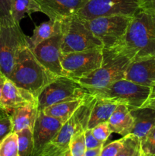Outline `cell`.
Wrapping results in <instances>:
<instances>
[{
  "instance_id": "6da1fadb",
  "label": "cell",
  "mask_w": 155,
  "mask_h": 156,
  "mask_svg": "<svg viewBox=\"0 0 155 156\" xmlns=\"http://www.w3.org/2000/svg\"><path fill=\"white\" fill-rule=\"evenodd\" d=\"M112 48L132 62L155 56V15L141 9L132 17L122 40Z\"/></svg>"
},
{
  "instance_id": "7a4b0ae2",
  "label": "cell",
  "mask_w": 155,
  "mask_h": 156,
  "mask_svg": "<svg viewBox=\"0 0 155 156\" xmlns=\"http://www.w3.org/2000/svg\"><path fill=\"white\" fill-rule=\"evenodd\" d=\"M56 77L37 60L32 50L26 46L18 53L9 79L37 98L43 89Z\"/></svg>"
},
{
  "instance_id": "3957f363",
  "label": "cell",
  "mask_w": 155,
  "mask_h": 156,
  "mask_svg": "<svg viewBox=\"0 0 155 156\" xmlns=\"http://www.w3.org/2000/svg\"><path fill=\"white\" fill-rule=\"evenodd\" d=\"M96 97L88 94L83 103L73 115L63 123L54 138L45 146L39 156H65L69 150L73 136L88 129L91 112L96 101Z\"/></svg>"
},
{
  "instance_id": "277c9868",
  "label": "cell",
  "mask_w": 155,
  "mask_h": 156,
  "mask_svg": "<svg viewBox=\"0 0 155 156\" xmlns=\"http://www.w3.org/2000/svg\"><path fill=\"white\" fill-rule=\"evenodd\" d=\"M131 62L129 58L114 49L103 48L101 66L76 81L88 91L104 88L125 79Z\"/></svg>"
},
{
  "instance_id": "5b68a950",
  "label": "cell",
  "mask_w": 155,
  "mask_h": 156,
  "mask_svg": "<svg viewBox=\"0 0 155 156\" xmlns=\"http://www.w3.org/2000/svg\"><path fill=\"white\" fill-rule=\"evenodd\" d=\"M150 91V87L122 79L104 88L91 90L88 92L97 98L111 100L132 110L142 107L148 98Z\"/></svg>"
},
{
  "instance_id": "8992f818",
  "label": "cell",
  "mask_w": 155,
  "mask_h": 156,
  "mask_svg": "<svg viewBox=\"0 0 155 156\" xmlns=\"http://www.w3.org/2000/svg\"><path fill=\"white\" fill-rule=\"evenodd\" d=\"M62 54L103 48V44L77 15L62 20Z\"/></svg>"
},
{
  "instance_id": "52a82bcc",
  "label": "cell",
  "mask_w": 155,
  "mask_h": 156,
  "mask_svg": "<svg viewBox=\"0 0 155 156\" xmlns=\"http://www.w3.org/2000/svg\"><path fill=\"white\" fill-rule=\"evenodd\" d=\"M88 94V90L74 79L65 76H57L38 95V111H43L55 104L84 98Z\"/></svg>"
},
{
  "instance_id": "ba28073f",
  "label": "cell",
  "mask_w": 155,
  "mask_h": 156,
  "mask_svg": "<svg viewBox=\"0 0 155 156\" xmlns=\"http://www.w3.org/2000/svg\"><path fill=\"white\" fill-rule=\"evenodd\" d=\"M27 46V36L15 23L0 21V72L9 79L19 52Z\"/></svg>"
},
{
  "instance_id": "9c48e42d",
  "label": "cell",
  "mask_w": 155,
  "mask_h": 156,
  "mask_svg": "<svg viewBox=\"0 0 155 156\" xmlns=\"http://www.w3.org/2000/svg\"><path fill=\"white\" fill-rule=\"evenodd\" d=\"M132 18V17L124 15H109L81 19L93 34L103 44V48L109 49L115 47L122 40Z\"/></svg>"
},
{
  "instance_id": "30bf717a",
  "label": "cell",
  "mask_w": 155,
  "mask_h": 156,
  "mask_svg": "<svg viewBox=\"0 0 155 156\" xmlns=\"http://www.w3.org/2000/svg\"><path fill=\"white\" fill-rule=\"evenodd\" d=\"M60 61L64 76L78 80L101 66L103 49L61 53Z\"/></svg>"
},
{
  "instance_id": "8fae6325",
  "label": "cell",
  "mask_w": 155,
  "mask_h": 156,
  "mask_svg": "<svg viewBox=\"0 0 155 156\" xmlns=\"http://www.w3.org/2000/svg\"><path fill=\"white\" fill-rule=\"evenodd\" d=\"M140 10V0H89L76 15L86 20L109 15L133 17Z\"/></svg>"
},
{
  "instance_id": "7c38bea8",
  "label": "cell",
  "mask_w": 155,
  "mask_h": 156,
  "mask_svg": "<svg viewBox=\"0 0 155 156\" xmlns=\"http://www.w3.org/2000/svg\"><path fill=\"white\" fill-rule=\"evenodd\" d=\"M62 41L60 34L43 41L31 50L37 60L56 76H64L60 61Z\"/></svg>"
},
{
  "instance_id": "4fadbf2b",
  "label": "cell",
  "mask_w": 155,
  "mask_h": 156,
  "mask_svg": "<svg viewBox=\"0 0 155 156\" xmlns=\"http://www.w3.org/2000/svg\"><path fill=\"white\" fill-rule=\"evenodd\" d=\"M64 123L60 119L50 117L43 111H40L33 126V149L30 156H39L43 149L54 138Z\"/></svg>"
},
{
  "instance_id": "5bb4252c",
  "label": "cell",
  "mask_w": 155,
  "mask_h": 156,
  "mask_svg": "<svg viewBox=\"0 0 155 156\" xmlns=\"http://www.w3.org/2000/svg\"><path fill=\"white\" fill-rule=\"evenodd\" d=\"M49 19L62 21L76 15L89 0H36Z\"/></svg>"
},
{
  "instance_id": "9a60e30c",
  "label": "cell",
  "mask_w": 155,
  "mask_h": 156,
  "mask_svg": "<svg viewBox=\"0 0 155 156\" xmlns=\"http://www.w3.org/2000/svg\"><path fill=\"white\" fill-rule=\"evenodd\" d=\"M36 102H37L36 98L31 93L17 86L9 79H6L2 93L0 107L9 114L15 108Z\"/></svg>"
},
{
  "instance_id": "2e32d148",
  "label": "cell",
  "mask_w": 155,
  "mask_h": 156,
  "mask_svg": "<svg viewBox=\"0 0 155 156\" xmlns=\"http://www.w3.org/2000/svg\"><path fill=\"white\" fill-rule=\"evenodd\" d=\"M125 79L140 85L151 86L155 83V56L131 62Z\"/></svg>"
},
{
  "instance_id": "e0dca14e",
  "label": "cell",
  "mask_w": 155,
  "mask_h": 156,
  "mask_svg": "<svg viewBox=\"0 0 155 156\" xmlns=\"http://www.w3.org/2000/svg\"><path fill=\"white\" fill-rule=\"evenodd\" d=\"M38 112L37 102L12 110L9 114L13 124V133L18 132L24 128H30L33 130Z\"/></svg>"
},
{
  "instance_id": "ac0fdd59",
  "label": "cell",
  "mask_w": 155,
  "mask_h": 156,
  "mask_svg": "<svg viewBox=\"0 0 155 156\" xmlns=\"http://www.w3.org/2000/svg\"><path fill=\"white\" fill-rule=\"evenodd\" d=\"M112 133L122 136L131 134L134 126V120L130 110L124 105H118L108 120Z\"/></svg>"
},
{
  "instance_id": "d6986e66",
  "label": "cell",
  "mask_w": 155,
  "mask_h": 156,
  "mask_svg": "<svg viewBox=\"0 0 155 156\" xmlns=\"http://www.w3.org/2000/svg\"><path fill=\"white\" fill-rule=\"evenodd\" d=\"M130 112L134 120L131 134L141 141L155 123V111L147 107H141L130 110Z\"/></svg>"
},
{
  "instance_id": "ffe728a7",
  "label": "cell",
  "mask_w": 155,
  "mask_h": 156,
  "mask_svg": "<svg viewBox=\"0 0 155 156\" xmlns=\"http://www.w3.org/2000/svg\"><path fill=\"white\" fill-rule=\"evenodd\" d=\"M62 34V21L49 19L33 29L31 37H27V46L30 50L35 48L43 41Z\"/></svg>"
},
{
  "instance_id": "44dd1931",
  "label": "cell",
  "mask_w": 155,
  "mask_h": 156,
  "mask_svg": "<svg viewBox=\"0 0 155 156\" xmlns=\"http://www.w3.org/2000/svg\"><path fill=\"white\" fill-rule=\"evenodd\" d=\"M96 98L95 104L93 107L88 120V129H92L99 123L108 122L109 117L118 105V104L111 100L97 98Z\"/></svg>"
},
{
  "instance_id": "7402d4cb",
  "label": "cell",
  "mask_w": 155,
  "mask_h": 156,
  "mask_svg": "<svg viewBox=\"0 0 155 156\" xmlns=\"http://www.w3.org/2000/svg\"><path fill=\"white\" fill-rule=\"evenodd\" d=\"M85 98L55 104L51 106L47 107L43 111L46 115L55 117V118L60 119L63 122H66L77 111L80 105L83 103Z\"/></svg>"
},
{
  "instance_id": "603a6c76",
  "label": "cell",
  "mask_w": 155,
  "mask_h": 156,
  "mask_svg": "<svg viewBox=\"0 0 155 156\" xmlns=\"http://www.w3.org/2000/svg\"><path fill=\"white\" fill-rule=\"evenodd\" d=\"M11 12L14 22L20 25V22L26 15L41 12V9L36 0H12Z\"/></svg>"
},
{
  "instance_id": "cb8c5ba5",
  "label": "cell",
  "mask_w": 155,
  "mask_h": 156,
  "mask_svg": "<svg viewBox=\"0 0 155 156\" xmlns=\"http://www.w3.org/2000/svg\"><path fill=\"white\" fill-rule=\"evenodd\" d=\"M124 138L123 146L115 156H143L141 140L132 134H129Z\"/></svg>"
},
{
  "instance_id": "d4e9b609",
  "label": "cell",
  "mask_w": 155,
  "mask_h": 156,
  "mask_svg": "<svg viewBox=\"0 0 155 156\" xmlns=\"http://www.w3.org/2000/svg\"><path fill=\"white\" fill-rule=\"evenodd\" d=\"M16 133L18 136V155L30 156L33 149V130L30 128H24Z\"/></svg>"
},
{
  "instance_id": "484cf974",
  "label": "cell",
  "mask_w": 155,
  "mask_h": 156,
  "mask_svg": "<svg viewBox=\"0 0 155 156\" xmlns=\"http://www.w3.org/2000/svg\"><path fill=\"white\" fill-rule=\"evenodd\" d=\"M86 152L84 131H81L73 136L69 146V150L65 156H84Z\"/></svg>"
},
{
  "instance_id": "4316f807",
  "label": "cell",
  "mask_w": 155,
  "mask_h": 156,
  "mask_svg": "<svg viewBox=\"0 0 155 156\" xmlns=\"http://www.w3.org/2000/svg\"><path fill=\"white\" fill-rule=\"evenodd\" d=\"M0 156H19L16 133H12L0 143Z\"/></svg>"
},
{
  "instance_id": "83f0119b",
  "label": "cell",
  "mask_w": 155,
  "mask_h": 156,
  "mask_svg": "<svg viewBox=\"0 0 155 156\" xmlns=\"http://www.w3.org/2000/svg\"><path fill=\"white\" fill-rule=\"evenodd\" d=\"M143 152L147 155H155V123L141 141Z\"/></svg>"
},
{
  "instance_id": "f1b7e54d",
  "label": "cell",
  "mask_w": 155,
  "mask_h": 156,
  "mask_svg": "<svg viewBox=\"0 0 155 156\" xmlns=\"http://www.w3.org/2000/svg\"><path fill=\"white\" fill-rule=\"evenodd\" d=\"M91 131H92V133L94 136V137L103 143H106L110 134L112 133L109 124H108V122L99 123L94 128H92Z\"/></svg>"
},
{
  "instance_id": "f546056e",
  "label": "cell",
  "mask_w": 155,
  "mask_h": 156,
  "mask_svg": "<svg viewBox=\"0 0 155 156\" xmlns=\"http://www.w3.org/2000/svg\"><path fill=\"white\" fill-rule=\"evenodd\" d=\"M13 133V124L10 114L0 117V143Z\"/></svg>"
},
{
  "instance_id": "4dcf8cb0",
  "label": "cell",
  "mask_w": 155,
  "mask_h": 156,
  "mask_svg": "<svg viewBox=\"0 0 155 156\" xmlns=\"http://www.w3.org/2000/svg\"><path fill=\"white\" fill-rule=\"evenodd\" d=\"M123 141H124V138L122 137L118 140L111 142L106 146H103L100 152V156H115L122 147Z\"/></svg>"
},
{
  "instance_id": "1f68e13d",
  "label": "cell",
  "mask_w": 155,
  "mask_h": 156,
  "mask_svg": "<svg viewBox=\"0 0 155 156\" xmlns=\"http://www.w3.org/2000/svg\"><path fill=\"white\" fill-rule=\"evenodd\" d=\"M12 0H0V21L4 23H15L11 12Z\"/></svg>"
},
{
  "instance_id": "d6a6232c",
  "label": "cell",
  "mask_w": 155,
  "mask_h": 156,
  "mask_svg": "<svg viewBox=\"0 0 155 156\" xmlns=\"http://www.w3.org/2000/svg\"><path fill=\"white\" fill-rule=\"evenodd\" d=\"M84 141L86 150L101 148L104 145V143L100 142L94 137L91 129H87L84 130Z\"/></svg>"
},
{
  "instance_id": "836d02e7",
  "label": "cell",
  "mask_w": 155,
  "mask_h": 156,
  "mask_svg": "<svg viewBox=\"0 0 155 156\" xmlns=\"http://www.w3.org/2000/svg\"><path fill=\"white\" fill-rule=\"evenodd\" d=\"M142 107H147V108H151L155 111V83L150 86V94H149L148 98L144 102Z\"/></svg>"
},
{
  "instance_id": "e575fe53",
  "label": "cell",
  "mask_w": 155,
  "mask_h": 156,
  "mask_svg": "<svg viewBox=\"0 0 155 156\" xmlns=\"http://www.w3.org/2000/svg\"><path fill=\"white\" fill-rule=\"evenodd\" d=\"M141 9L155 15V0H140Z\"/></svg>"
},
{
  "instance_id": "d590c367",
  "label": "cell",
  "mask_w": 155,
  "mask_h": 156,
  "mask_svg": "<svg viewBox=\"0 0 155 156\" xmlns=\"http://www.w3.org/2000/svg\"><path fill=\"white\" fill-rule=\"evenodd\" d=\"M102 148H97L94 149H88L85 152L84 156H100V152H101Z\"/></svg>"
},
{
  "instance_id": "8d00e7d4",
  "label": "cell",
  "mask_w": 155,
  "mask_h": 156,
  "mask_svg": "<svg viewBox=\"0 0 155 156\" xmlns=\"http://www.w3.org/2000/svg\"><path fill=\"white\" fill-rule=\"evenodd\" d=\"M7 79L8 78L0 72V100H1V98H2V93L3 87H4L5 82V80Z\"/></svg>"
},
{
  "instance_id": "74e56055",
  "label": "cell",
  "mask_w": 155,
  "mask_h": 156,
  "mask_svg": "<svg viewBox=\"0 0 155 156\" xmlns=\"http://www.w3.org/2000/svg\"><path fill=\"white\" fill-rule=\"evenodd\" d=\"M7 114H9L5 111V110H4L2 108L0 107V117H4V116L7 115Z\"/></svg>"
},
{
  "instance_id": "f35d334b",
  "label": "cell",
  "mask_w": 155,
  "mask_h": 156,
  "mask_svg": "<svg viewBox=\"0 0 155 156\" xmlns=\"http://www.w3.org/2000/svg\"><path fill=\"white\" fill-rule=\"evenodd\" d=\"M143 156H155V155H145V154L144 153V155H143Z\"/></svg>"
}]
</instances>
